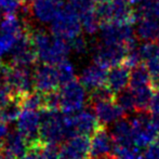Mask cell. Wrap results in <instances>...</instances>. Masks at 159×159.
Masks as SVG:
<instances>
[{"mask_svg": "<svg viewBox=\"0 0 159 159\" xmlns=\"http://www.w3.org/2000/svg\"><path fill=\"white\" fill-rule=\"evenodd\" d=\"M108 159H144L143 153L141 148L131 145V146H125V145H116L111 149V153Z\"/></svg>", "mask_w": 159, "mask_h": 159, "instance_id": "cell-25", "label": "cell"}, {"mask_svg": "<svg viewBox=\"0 0 159 159\" xmlns=\"http://www.w3.org/2000/svg\"><path fill=\"white\" fill-rule=\"evenodd\" d=\"M28 25L30 23L27 21L25 20L21 21L15 14H10L2 17L1 23H0V30L4 34L19 37L21 34L27 30Z\"/></svg>", "mask_w": 159, "mask_h": 159, "instance_id": "cell-22", "label": "cell"}, {"mask_svg": "<svg viewBox=\"0 0 159 159\" xmlns=\"http://www.w3.org/2000/svg\"><path fill=\"white\" fill-rule=\"evenodd\" d=\"M147 113L153 117L159 118V89H154V93L149 102Z\"/></svg>", "mask_w": 159, "mask_h": 159, "instance_id": "cell-38", "label": "cell"}, {"mask_svg": "<svg viewBox=\"0 0 159 159\" xmlns=\"http://www.w3.org/2000/svg\"><path fill=\"white\" fill-rule=\"evenodd\" d=\"M0 146L4 159H22L27 152L28 143L19 130H14L6 135Z\"/></svg>", "mask_w": 159, "mask_h": 159, "instance_id": "cell-16", "label": "cell"}, {"mask_svg": "<svg viewBox=\"0 0 159 159\" xmlns=\"http://www.w3.org/2000/svg\"><path fill=\"white\" fill-rule=\"evenodd\" d=\"M7 134H8V124L2 119H0V144L2 143Z\"/></svg>", "mask_w": 159, "mask_h": 159, "instance_id": "cell-39", "label": "cell"}, {"mask_svg": "<svg viewBox=\"0 0 159 159\" xmlns=\"http://www.w3.org/2000/svg\"><path fill=\"white\" fill-rule=\"evenodd\" d=\"M101 42L111 44H121L129 50L136 48V35L133 24L128 22L108 21L100 26Z\"/></svg>", "mask_w": 159, "mask_h": 159, "instance_id": "cell-3", "label": "cell"}, {"mask_svg": "<svg viewBox=\"0 0 159 159\" xmlns=\"http://www.w3.org/2000/svg\"><path fill=\"white\" fill-rule=\"evenodd\" d=\"M107 100H115V93L106 84H103L89 91V104Z\"/></svg>", "mask_w": 159, "mask_h": 159, "instance_id": "cell-31", "label": "cell"}, {"mask_svg": "<svg viewBox=\"0 0 159 159\" xmlns=\"http://www.w3.org/2000/svg\"><path fill=\"white\" fill-rule=\"evenodd\" d=\"M69 44V48H70V51H75L78 54H82V53H86L87 48H88V44H87V41L84 37L81 36V34L76 37L71 38V39L67 40Z\"/></svg>", "mask_w": 159, "mask_h": 159, "instance_id": "cell-35", "label": "cell"}, {"mask_svg": "<svg viewBox=\"0 0 159 159\" xmlns=\"http://www.w3.org/2000/svg\"><path fill=\"white\" fill-rule=\"evenodd\" d=\"M59 159H91L90 135L76 134L64 141Z\"/></svg>", "mask_w": 159, "mask_h": 159, "instance_id": "cell-10", "label": "cell"}, {"mask_svg": "<svg viewBox=\"0 0 159 159\" xmlns=\"http://www.w3.org/2000/svg\"><path fill=\"white\" fill-rule=\"evenodd\" d=\"M17 130L25 136L27 143L39 140V130L41 115L40 111L23 109L17 117Z\"/></svg>", "mask_w": 159, "mask_h": 159, "instance_id": "cell-15", "label": "cell"}, {"mask_svg": "<svg viewBox=\"0 0 159 159\" xmlns=\"http://www.w3.org/2000/svg\"><path fill=\"white\" fill-rule=\"evenodd\" d=\"M15 36L9 35V34H4L0 30V55H3L4 53L9 52L11 50V48L13 47V44L16 41Z\"/></svg>", "mask_w": 159, "mask_h": 159, "instance_id": "cell-36", "label": "cell"}, {"mask_svg": "<svg viewBox=\"0 0 159 159\" xmlns=\"http://www.w3.org/2000/svg\"><path fill=\"white\" fill-rule=\"evenodd\" d=\"M90 106L94 111L96 119H98V124L101 126L107 127L108 125L124 118L125 115H126L124 109L115 102V100H107L91 103Z\"/></svg>", "mask_w": 159, "mask_h": 159, "instance_id": "cell-14", "label": "cell"}, {"mask_svg": "<svg viewBox=\"0 0 159 159\" xmlns=\"http://www.w3.org/2000/svg\"><path fill=\"white\" fill-rule=\"evenodd\" d=\"M111 135L113 138L114 144L116 145H125V146L134 145L133 140H132L131 125H130L129 119L121 118V119L117 120L111 129Z\"/></svg>", "mask_w": 159, "mask_h": 159, "instance_id": "cell-21", "label": "cell"}, {"mask_svg": "<svg viewBox=\"0 0 159 159\" xmlns=\"http://www.w3.org/2000/svg\"><path fill=\"white\" fill-rule=\"evenodd\" d=\"M30 40L37 53L38 61L41 63L57 65L63 60H66L70 52L68 41L52 35L44 30L27 28Z\"/></svg>", "mask_w": 159, "mask_h": 159, "instance_id": "cell-1", "label": "cell"}, {"mask_svg": "<svg viewBox=\"0 0 159 159\" xmlns=\"http://www.w3.org/2000/svg\"><path fill=\"white\" fill-rule=\"evenodd\" d=\"M61 86L55 65L42 63L34 68V90L47 93Z\"/></svg>", "mask_w": 159, "mask_h": 159, "instance_id": "cell-11", "label": "cell"}, {"mask_svg": "<svg viewBox=\"0 0 159 159\" xmlns=\"http://www.w3.org/2000/svg\"><path fill=\"white\" fill-rule=\"evenodd\" d=\"M114 1H118V2H126V3H131V0H114Z\"/></svg>", "mask_w": 159, "mask_h": 159, "instance_id": "cell-43", "label": "cell"}, {"mask_svg": "<svg viewBox=\"0 0 159 159\" xmlns=\"http://www.w3.org/2000/svg\"><path fill=\"white\" fill-rule=\"evenodd\" d=\"M40 115L39 139L42 142L60 144L70 138L64 113L61 111H42Z\"/></svg>", "mask_w": 159, "mask_h": 159, "instance_id": "cell-2", "label": "cell"}, {"mask_svg": "<svg viewBox=\"0 0 159 159\" xmlns=\"http://www.w3.org/2000/svg\"><path fill=\"white\" fill-rule=\"evenodd\" d=\"M79 16L80 22H81V27L84 32L89 35H94L95 33H98L101 26V21L95 12V8L79 15Z\"/></svg>", "mask_w": 159, "mask_h": 159, "instance_id": "cell-29", "label": "cell"}, {"mask_svg": "<svg viewBox=\"0 0 159 159\" xmlns=\"http://www.w3.org/2000/svg\"><path fill=\"white\" fill-rule=\"evenodd\" d=\"M106 77L107 69L94 63L87 66L82 70L79 77V81L86 88V90L90 91L100 86L106 84Z\"/></svg>", "mask_w": 159, "mask_h": 159, "instance_id": "cell-18", "label": "cell"}, {"mask_svg": "<svg viewBox=\"0 0 159 159\" xmlns=\"http://www.w3.org/2000/svg\"><path fill=\"white\" fill-rule=\"evenodd\" d=\"M55 67H57V75H59L60 84H67V82L76 79L74 65L71 64L67 59L61 61L60 63H57L55 65Z\"/></svg>", "mask_w": 159, "mask_h": 159, "instance_id": "cell-30", "label": "cell"}, {"mask_svg": "<svg viewBox=\"0 0 159 159\" xmlns=\"http://www.w3.org/2000/svg\"><path fill=\"white\" fill-rule=\"evenodd\" d=\"M115 102L124 109L126 114H135L136 107H135V101H134V95L130 89H125V90L118 92L115 95Z\"/></svg>", "mask_w": 159, "mask_h": 159, "instance_id": "cell-28", "label": "cell"}, {"mask_svg": "<svg viewBox=\"0 0 159 159\" xmlns=\"http://www.w3.org/2000/svg\"><path fill=\"white\" fill-rule=\"evenodd\" d=\"M60 111L64 114H75L81 111L86 104L87 92L81 82L74 79L62 84L59 89Z\"/></svg>", "mask_w": 159, "mask_h": 159, "instance_id": "cell-6", "label": "cell"}, {"mask_svg": "<svg viewBox=\"0 0 159 159\" xmlns=\"http://www.w3.org/2000/svg\"><path fill=\"white\" fill-rule=\"evenodd\" d=\"M65 120L70 136L76 134L91 135L100 125L94 114L89 111H79L77 114H65Z\"/></svg>", "mask_w": 159, "mask_h": 159, "instance_id": "cell-12", "label": "cell"}, {"mask_svg": "<svg viewBox=\"0 0 159 159\" xmlns=\"http://www.w3.org/2000/svg\"><path fill=\"white\" fill-rule=\"evenodd\" d=\"M156 44L157 42H146L144 41V43H142L141 46L136 47V50L140 55L142 62H144L145 60L149 59V57H154L156 53Z\"/></svg>", "mask_w": 159, "mask_h": 159, "instance_id": "cell-34", "label": "cell"}, {"mask_svg": "<svg viewBox=\"0 0 159 159\" xmlns=\"http://www.w3.org/2000/svg\"><path fill=\"white\" fill-rule=\"evenodd\" d=\"M134 13L138 20L140 17H154L159 20V0H145L141 2L136 6Z\"/></svg>", "mask_w": 159, "mask_h": 159, "instance_id": "cell-27", "label": "cell"}, {"mask_svg": "<svg viewBox=\"0 0 159 159\" xmlns=\"http://www.w3.org/2000/svg\"><path fill=\"white\" fill-rule=\"evenodd\" d=\"M155 55L159 59V42L156 44V53H155Z\"/></svg>", "mask_w": 159, "mask_h": 159, "instance_id": "cell-42", "label": "cell"}, {"mask_svg": "<svg viewBox=\"0 0 159 159\" xmlns=\"http://www.w3.org/2000/svg\"><path fill=\"white\" fill-rule=\"evenodd\" d=\"M131 90V89H130ZM134 95V101H135V107L136 113H146L148 108L149 102L153 96L154 88L151 86H145L142 88L131 90Z\"/></svg>", "mask_w": 159, "mask_h": 159, "instance_id": "cell-24", "label": "cell"}, {"mask_svg": "<svg viewBox=\"0 0 159 159\" xmlns=\"http://www.w3.org/2000/svg\"><path fill=\"white\" fill-rule=\"evenodd\" d=\"M143 158L159 159V136L146 146V149H145L144 154H143Z\"/></svg>", "mask_w": 159, "mask_h": 159, "instance_id": "cell-37", "label": "cell"}, {"mask_svg": "<svg viewBox=\"0 0 159 159\" xmlns=\"http://www.w3.org/2000/svg\"><path fill=\"white\" fill-rule=\"evenodd\" d=\"M130 78V68H128L126 65L119 64L114 67H111L107 71L106 77V86L115 93L125 90L129 86Z\"/></svg>", "mask_w": 159, "mask_h": 159, "instance_id": "cell-19", "label": "cell"}, {"mask_svg": "<svg viewBox=\"0 0 159 159\" xmlns=\"http://www.w3.org/2000/svg\"><path fill=\"white\" fill-rule=\"evenodd\" d=\"M95 3H100V2H105V1H108V0H93Z\"/></svg>", "mask_w": 159, "mask_h": 159, "instance_id": "cell-44", "label": "cell"}, {"mask_svg": "<svg viewBox=\"0 0 159 159\" xmlns=\"http://www.w3.org/2000/svg\"><path fill=\"white\" fill-rule=\"evenodd\" d=\"M34 2V0H22V10L24 11H30V6Z\"/></svg>", "mask_w": 159, "mask_h": 159, "instance_id": "cell-40", "label": "cell"}, {"mask_svg": "<svg viewBox=\"0 0 159 159\" xmlns=\"http://www.w3.org/2000/svg\"><path fill=\"white\" fill-rule=\"evenodd\" d=\"M130 118L133 144L139 148H144L159 136V118L153 117L148 113H136Z\"/></svg>", "mask_w": 159, "mask_h": 159, "instance_id": "cell-4", "label": "cell"}, {"mask_svg": "<svg viewBox=\"0 0 159 159\" xmlns=\"http://www.w3.org/2000/svg\"><path fill=\"white\" fill-rule=\"evenodd\" d=\"M0 159H4V158H3V154H2V149H1V146H0Z\"/></svg>", "mask_w": 159, "mask_h": 159, "instance_id": "cell-45", "label": "cell"}, {"mask_svg": "<svg viewBox=\"0 0 159 159\" xmlns=\"http://www.w3.org/2000/svg\"><path fill=\"white\" fill-rule=\"evenodd\" d=\"M151 76H149L144 64L141 63L134 68H132L129 78V89L135 90V89L142 88V87L145 86H151Z\"/></svg>", "mask_w": 159, "mask_h": 159, "instance_id": "cell-23", "label": "cell"}, {"mask_svg": "<svg viewBox=\"0 0 159 159\" xmlns=\"http://www.w3.org/2000/svg\"><path fill=\"white\" fill-rule=\"evenodd\" d=\"M145 1V0H131V4H135V6H138V4H140L141 2Z\"/></svg>", "mask_w": 159, "mask_h": 159, "instance_id": "cell-41", "label": "cell"}, {"mask_svg": "<svg viewBox=\"0 0 159 159\" xmlns=\"http://www.w3.org/2000/svg\"><path fill=\"white\" fill-rule=\"evenodd\" d=\"M114 147V141L107 127L101 126L90 135L91 159H108Z\"/></svg>", "mask_w": 159, "mask_h": 159, "instance_id": "cell-13", "label": "cell"}, {"mask_svg": "<svg viewBox=\"0 0 159 159\" xmlns=\"http://www.w3.org/2000/svg\"><path fill=\"white\" fill-rule=\"evenodd\" d=\"M136 23L135 35L146 42L159 41V20L154 17H140Z\"/></svg>", "mask_w": 159, "mask_h": 159, "instance_id": "cell-20", "label": "cell"}, {"mask_svg": "<svg viewBox=\"0 0 159 159\" xmlns=\"http://www.w3.org/2000/svg\"><path fill=\"white\" fill-rule=\"evenodd\" d=\"M67 3L70 4L79 15L95 8V2L93 0H67Z\"/></svg>", "mask_w": 159, "mask_h": 159, "instance_id": "cell-33", "label": "cell"}, {"mask_svg": "<svg viewBox=\"0 0 159 159\" xmlns=\"http://www.w3.org/2000/svg\"><path fill=\"white\" fill-rule=\"evenodd\" d=\"M51 34L69 40L81 34V22L78 12L69 3H64L55 19L51 22Z\"/></svg>", "mask_w": 159, "mask_h": 159, "instance_id": "cell-5", "label": "cell"}, {"mask_svg": "<svg viewBox=\"0 0 159 159\" xmlns=\"http://www.w3.org/2000/svg\"><path fill=\"white\" fill-rule=\"evenodd\" d=\"M128 49L121 44L101 42L93 52V62L104 68H111L124 62Z\"/></svg>", "mask_w": 159, "mask_h": 159, "instance_id": "cell-9", "label": "cell"}, {"mask_svg": "<svg viewBox=\"0 0 159 159\" xmlns=\"http://www.w3.org/2000/svg\"><path fill=\"white\" fill-rule=\"evenodd\" d=\"M11 55V63L15 66L23 67H34L38 62L37 53L30 40L28 30L16 38V41L13 44L11 50L9 51Z\"/></svg>", "mask_w": 159, "mask_h": 159, "instance_id": "cell-8", "label": "cell"}, {"mask_svg": "<svg viewBox=\"0 0 159 159\" xmlns=\"http://www.w3.org/2000/svg\"><path fill=\"white\" fill-rule=\"evenodd\" d=\"M63 6V0H34L30 10V16L40 23H51Z\"/></svg>", "mask_w": 159, "mask_h": 159, "instance_id": "cell-17", "label": "cell"}, {"mask_svg": "<svg viewBox=\"0 0 159 159\" xmlns=\"http://www.w3.org/2000/svg\"><path fill=\"white\" fill-rule=\"evenodd\" d=\"M4 78L13 96H21L34 90V70L32 67L6 64Z\"/></svg>", "mask_w": 159, "mask_h": 159, "instance_id": "cell-7", "label": "cell"}, {"mask_svg": "<svg viewBox=\"0 0 159 159\" xmlns=\"http://www.w3.org/2000/svg\"><path fill=\"white\" fill-rule=\"evenodd\" d=\"M22 111H23V108H22L20 98L19 96H13L8 104L0 108V119L6 121L7 124L13 122L14 120L17 119Z\"/></svg>", "mask_w": 159, "mask_h": 159, "instance_id": "cell-26", "label": "cell"}, {"mask_svg": "<svg viewBox=\"0 0 159 159\" xmlns=\"http://www.w3.org/2000/svg\"><path fill=\"white\" fill-rule=\"evenodd\" d=\"M22 9V0H0V17L15 14Z\"/></svg>", "mask_w": 159, "mask_h": 159, "instance_id": "cell-32", "label": "cell"}]
</instances>
